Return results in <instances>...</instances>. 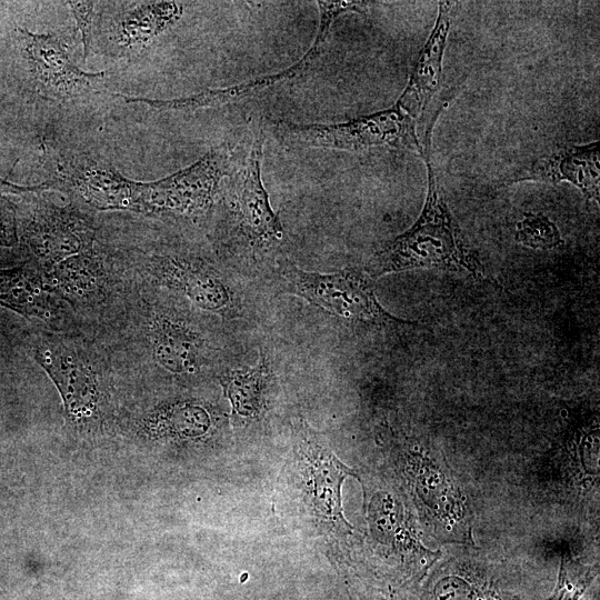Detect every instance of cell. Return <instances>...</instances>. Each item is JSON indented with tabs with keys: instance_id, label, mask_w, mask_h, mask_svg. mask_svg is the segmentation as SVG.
I'll return each instance as SVG.
<instances>
[{
	"instance_id": "cell-1",
	"label": "cell",
	"mask_w": 600,
	"mask_h": 600,
	"mask_svg": "<svg viewBox=\"0 0 600 600\" xmlns=\"http://www.w3.org/2000/svg\"><path fill=\"white\" fill-rule=\"evenodd\" d=\"M429 147L430 141L426 143L423 154L429 172V188L422 212L410 229L376 253L368 273L374 279L384 273L439 267L463 269L476 279L484 280L481 262L442 200L429 160Z\"/></svg>"
},
{
	"instance_id": "cell-2",
	"label": "cell",
	"mask_w": 600,
	"mask_h": 600,
	"mask_svg": "<svg viewBox=\"0 0 600 600\" xmlns=\"http://www.w3.org/2000/svg\"><path fill=\"white\" fill-rule=\"evenodd\" d=\"M417 119L418 117L398 100L391 108L347 122L296 123L271 120L270 130L274 138L287 147L353 152L389 146L406 148L423 157L426 143H420Z\"/></svg>"
},
{
	"instance_id": "cell-3",
	"label": "cell",
	"mask_w": 600,
	"mask_h": 600,
	"mask_svg": "<svg viewBox=\"0 0 600 600\" xmlns=\"http://www.w3.org/2000/svg\"><path fill=\"white\" fill-rule=\"evenodd\" d=\"M283 288L311 304L343 319L383 324H409L380 304L368 271L348 268L332 273L304 271L289 264L281 269Z\"/></svg>"
},
{
	"instance_id": "cell-4",
	"label": "cell",
	"mask_w": 600,
	"mask_h": 600,
	"mask_svg": "<svg viewBox=\"0 0 600 600\" xmlns=\"http://www.w3.org/2000/svg\"><path fill=\"white\" fill-rule=\"evenodd\" d=\"M230 168L228 151L216 148L184 169L143 182L140 212L199 217L211 208L220 182Z\"/></svg>"
},
{
	"instance_id": "cell-5",
	"label": "cell",
	"mask_w": 600,
	"mask_h": 600,
	"mask_svg": "<svg viewBox=\"0 0 600 600\" xmlns=\"http://www.w3.org/2000/svg\"><path fill=\"white\" fill-rule=\"evenodd\" d=\"M320 23L311 48L289 68L276 73L256 77L239 84L208 89L188 97L173 99H150L119 94L127 103H143L157 110L196 111L198 109L216 108L238 102L270 89L279 83L297 79L307 72L322 52L330 28L334 19L346 12L340 1H318Z\"/></svg>"
},
{
	"instance_id": "cell-6",
	"label": "cell",
	"mask_w": 600,
	"mask_h": 600,
	"mask_svg": "<svg viewBox=\"0 0 600 600\" xmlns=\"http://www.w3.org/2000/svg\"><path fill=\"white\" fill-rule=\"evenodd\" d=\"M20 40L40 94L66 101L94 91L106 72H87L73 61L68 43L54 33L19 29Z\"/></svg>"
},
{
	"instance_id": "cell-7",
	"label": "cell",
	"mask_w": 600,
	"mask_h": 600,
	"mask_svg": "<svg viewBox=\"0 0 600 600\" xmlns=\"http://www.w3.org/2000/svg\"><path fill=\"white\" fill-rule=\"evenodd\" d=\"M56 168L58 183L99 210L140 212L143 181H134L110 163L90 154L62 158Z\"/></svg>"
},
{
	"instance_id": "cell-8",
	"label": "cell",
	"mask_w": 600,
	"mask_h": 600,
	"mask_svg": "<svg viewBox=\"0 0 600 600\" xmlns=\"http://www.w3.org/2000/svg\"><path fill=\"white\" fill-rule=\"evenodd\" d=\"M262 132L256 131L248 149L236 168L231 166V183L238 223L254 246L267 247L282 240L284 230L279 217L270 206L268 192L261 179Z\"/></svg>"
},
{
	"instance_id": "cell-9",
	"label": "cell",
	"mask_w": 600,
	"mask_h": 600,
	"mask_svg": "<svg viewBox=\"0 0 600 600\" xmlns=\"http://www.w3.org/2000/svg\"><path fill=\"white\" fill-rule=\"evenodd\" d=\"M26 241L44 269L92 249L96 227L92 220L71 206L40 202L26 226Z\"/></svg>"
},
{
	"instance_id": "cell-10",
	"label": "cell",
	"mask_w": 600,
	"mask_h": 600,
	"mask_svg": "<svg viewBox=\"0 0 600 600\" xmlns=\"http://www.w3.org/2000/svg\"><path fill=\"white\" fill-rule=\"evenodd\" d=\"M147 270L157 284L189 299L196 307L221 316L236 310L233 292L209 263L181 254H153Z\"/></svg>"
},
{
	"instance_id": "cell-11",
	"label": "cell",
	"mask_w": 600,
	"mask_h": 600,
	"mask_svg": "<svg viewBox=\"0 0 600 600\" xmlns=\"http://www.w3.org/2000/svg\"><path fill=\"white\" fill-rule=\"evenodd\" d=\"M297 444L307 493L316 512L344 532L352 530L343 517L340 491L344 478L356 477V472L343 464L306 422L298 427Z\"/></svg>"
},
{
	"instance_id": "cell-12",
	"label": "cell",
	"mask_w": 600,
	"mask_h": 600,
	"mask_svg": "<svg viewBox=\"0 0 600 600\" xmlns=\"http://www.w3.org/2000/svg\"><path fill=\"white\" fill-rule=\"evenodd\" d=\"M33 358L56 384L72 419H87L96 412L98 373L84 352L67 343L49 341L33 349Z\"/></svg>"
},
{
	"instance_id": "cell-13",
	"label": "cell",
	"mask_w": 600,
	"mask_h": 600,
	"mask_svg": "<svg viewBox=\"0 0 600 600\" xmlns=\"http://www.w3.org/2000/svg\"><path fill=\"white\" fill-rule=\"evenodd\" d=\"M146 339L153 360L172 373H193L203 363L204 338L196 327L173 311L151 313Z\"/></svg>"
},
{
	"instance_id": "cell-14",
	"label": "cell",
	"mask_w": 600,
	"mask_h": 600,
	"mask_svg": "<svg viewBox=\"0 0 600 600\" xmlns=\"http://www.w3.org/2000/svg\"><path fill=\"white\" fill-rule=\"evenodd\" d=\"M116 7L104 30L108 46L118 56L144 49L183 12V3L176 1L118 2Z\"/></svg>"
},
{
	"instance_id": "cell-15",
	"label": "cell",
	"mask_w": 600,
	"mask_h": 600,
	"mask_svg": "<svg viewBox=\"0 0 600 600\" xmlns=\"http://www.w3.org/2000/svg\"><path fill=\"white\" fill-rule=\"evenodd\" d=\"M522 180L546 182L566 180L580 188L588 199L598 200L600 181L598 142L560 149L516 172L509 181Z\"/></svg>"
},
{
	"instance_id": "cell-16",
	"label": "cell",
	"mask_w": 600,
	"mask_h": 600,
	"mask_svg": "<svg viewBox=\"0 0 600 600\" xmlns=\"http://www.w3.org/2000/svg\"><path fill=\"white\" fill-rule=\"evenodd\" d=\"M48 287L67 299L90 302L102 297L108 274L102 257L89 249L46 269Z\"/></svg>"
},
{
	"instance_id": "cell-17",
	"label": "cell",
	"mask_w": 600,
	"mask_h": 600,
	"mask_svg": "<svg viewBox=\"0 0 600 600\" xmlns=\"http://www.w3.org/2000/svg\"><path fill=\"white\" fill-rule=\"evenodd\" d=\"M457 3L440 2L436 27L421 51L403 94L427 117L432 97L440 86L441 61L449 33L452 9Z\"/></svg>"
},
{
	"instance_id": "cell-18",
	"label": "cell",
	"mask_w": 600,
	"mask_h": 600,
	"mask_svg": "<svg viewBox=\"0 0 600 600\" xmlns=\"http://www.w3.org/2000/svg\"><path fill=\"white\" fill-rule=\"evenodd\" d=\"M270 378V363L263 352L257 364L230 369L219 377L234 417L254 419L261 413Z\"/></svg>"
},
{
	"instance_id": "cell-19",
	"label": "cell",
	"mask_w": 600,
	"mask_h": 600,
	"mask_svg": "<svg viewBox=\"0 0 600 600\" xmlns=\"http://www.w3.org/2000/svg\"><path fill=\"white\" fill-rule=\"evenodd\" d=\"M158 431L180 437H198L211 426L210 413L200 404L178 402L160 410L154 418Z\"/></svg>"
},
{
	"instance_id": "cell-20",
	"label": "cell",
	"mask_w": 600,
	"mask_h": 600,
	"mask_svg": "<svg viewBox=\"0 0 600 600\" xmlns=\"http://www.w3.org/2000/svg\"><path fill=\"white\" fill-rule=\"evenodd\" d=\"M518 240L533 248H551L561 243L556 226L541 214H526L518 224Z\"/></svg>"
},
{
	"instance_id": "cell-21",
	"label": "cell",
	"mask_w": 600,
	"mask_h": 600,
	"mask_svg": "<svg viewBox=\"0 0 600 600\" xmlns=\"http://www.w3.org/2000/svg\"><path fill=\"white\" fill-rule=\"evenodd\" d=\"M591 579L588 570H576L562 563L552 600H578Z\"/></svg>"
},
{
	"instance_id": "cell-22",
	"label": "cell",
	"mask_w": 600,
	"mask_h": 600,
	"mask_svg": "<svg viewBox=\"0 0 600 600\" xmlns=\"http://www.w3.org/2000/svg\"><path fill=\"white\" fill-rule=\"evenodd\" d=\"M71 12L77 21L78 29L81 32L83 43V62L89 57L91 43L93 40V20L96 1H68Z\"/></svg>"
}]
</instances>
